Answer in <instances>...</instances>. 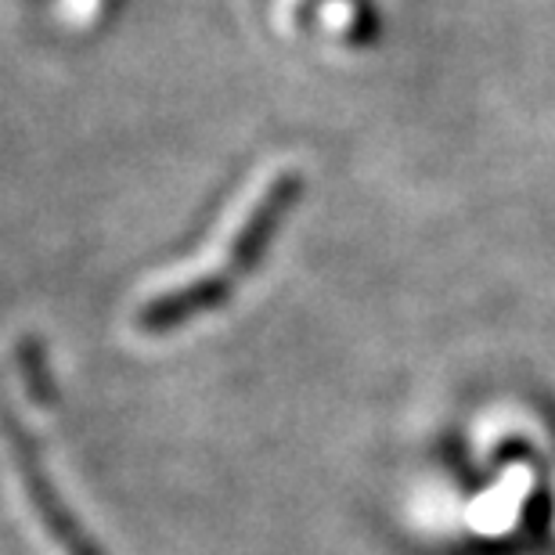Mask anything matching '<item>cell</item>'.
<instances>
[{"label": "cell", "instance_id": "1", "mask_svg": "<svg viewBox=\"0 0 555 555\" xmlns=\"http://www.w3.org/2000/svg\"><path fill=\"white\" fill-rule=\"evenodd\" d=\"M4 433H8V448H11V459H15L18 480L26 487V498L33 505V516H37V524L43 527V534L54 541V548L62 555H105L98 548V541L83 530L80 519L73 516V508L62 502L59 487L51 483L29 433L11 415H4Z\"/></svg>", "mask_w": 555, "mask_h": 555}, {"label": "cell", "instance_id": "2", "mask_svg": "<svg viewBox=\"0 0 555 555\" xmlns=\"http://www.w3.org/2000/svg\"><path fill=\"white\" fill-rule=\"evenodd\" d=\"M299 192H304V173L278 170L271 181L263 184V192L253 198V206L242 214L235 235H231L228 260H224V271L235 278V282L260 268L263 253H268L274 242V231L293 214Z\"/></svg>", "mask_w": 555, "mask_h": 555}, {"label": "cell", "instance_id": "3", "mask_svg": "<svg viewBox=\"0 0 555 555\" xmlns=\"http://www.w3.org/2000/svg\"><path fill=\"white\" fill-rule=\"evenodd\" d=\"M235 285L238 282L224 268L214 274L188 278V282L163 288L159 296H152L149 304L138 310L134 325H138V332H144V336H166V332L184 328L188 321L203 318L209 310H217L220 304H228L231 293H235Z\"/></svg>", "mask_w": 555, "mask_h": 555}, {"label": "cell", "instance_id": "4", "mask_svg": "<svg viewBox=\"0 0 555 555\" xmlns=\"http://www.w3.org/2000/svg\"><path fill=\"white\" fill-rule=\"evenodd\" d=\"M18 358L22 364L29 369V393H33V401H37L40 408H51L54 404V386L48 379V369H43V353L37 343H22V350H18Z\"/></svg>", "mask_w": 555, "mask_h": 555}]
</instances>
